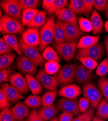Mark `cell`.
<instances>
[{
  "label": "cell",
  "instance_id": "cell-31",
  "mask_svg": "<svg viewBox=\"0 0 108 121\" xmlns=\"http://www.w3.org/2000/svg\"><path fill=\"white\" fill-rule=\"evenodd\" d=\"M16 58V54L13 53L1 55L0 56V69L7 68L14 63Z\"/></svg>",
  "mask_w": 108,
  "mask_h": 121
},
{
  "label": "cell",
  "instance_id": "cell-42",
  "mask_svg": "<svg viewBox=\"0 0 108 121\" xmlns=\"http://www.w3.org/2000/svg\"><path fill=\"white\" fill-rule=\"evenodd\" d=\"M0 121H16L13 117L10 107H7L1 110L0 113Z\"/></svg>",
  "mask_w": 108,
  "mask_h": 121
},
{
  "label": "cell",
  "instance_id": "cell-2",
  "mask_svg": "<svg viewBox=\"0 0 108 121\" xmlns=\"http://www.w3.org/2000/svg\"><path fill=\"white\" fill-rule=\"evenodd\" d=\"M55 22V21L53 17H49L47 19L46 23L41 28L40 30L41 41L38 47L40 52L43 51L44 49L54 40Z\"/></svg>",
  "mask_w": 108,
  "mask_h": 121
},
{
  "label": "cell",
  "instance_id": "cell-5",
  "mask_svg": "<svg viewBox=\"0 0 108 121\" xmlns=\"http://www.w3.org/2000/svg\"><path fill=\"white\" fill-rule=\"evenodd\" d=\"M78 41L65 42L54 44V47L59 55L66 62H69L74 57Z\"/></svg>",
  "mask_w": 108,
  "mask_h": 121
},
{
  "label": "cell",
  "instance_id": "cell-10",
  "mask_svg": "<svg viewBox=\"0 0 108 121\" xmlns=\"http://www.w3.org/2000/svg\"><path fill=\"white\" fill-rule=\"evenodd\" d=\"M23 42L30 47H37L40 44V31L37 28L28 27L22 34Z\"/></svg>",
  "mask_w": 108,
  "mask_h": 121
},
{
  "label": "cell",
  "instance_id": "cell-60",
  "mask_svg": "<svg viewBox=\"0 0 108 121\" xmlns=\"http://www.w3.org/2000/svg\"></svg>",
  "mask_w": 108,
  "mask_h": 121
},
{
  "label": "cell",
  "instance_id": "cell-16",
  "mask_svg": "<svg viewBox=\"0 0 108 121\" xmlns=\"http://www.w3.org/2000/svg\"><path fill=\"white\" fill-rule=\"evenodd\" d=\"M94 77L93 71L87 68L82 64L76 66L75 78V80L80 84L90 82Z\"/></svg>",
  "mask_w": 108,
  "mask_h": 121
},
{
  "label": "cell",
  "instance_id": "cell-17",
  "mask_svg": "<svg viewBox=\"0 0 108 121\" xmlns=\"http://www.w3.org/2000/svg\"><path fill=\"white\" fill-rule=\"evenodd\" d=\"M81 88L75 84H71L63 87L58 92L59 96L70 99H76L82 94Z\"/></svg>",
  "mask_w": 108,
  "mask_h": 121
},
{
  "label": "cell",
  "instance_id": "cell-8",
  "mask_svg": "<svg viewBox=\"0 0 108 121\" xmlns=\"http://www.w3.org/2000/svg\"><path fill=\"white\" fill-rule=\"evenodd\" d=\"M1 7L7 15L20 20L22 18V9L18 0H3L1 1Z\"/></svg>",
  "mask_w": 108,
  "mask_h": 121
},
{
  "label": "cell",
  "instance_id": "cell-26",
  "mask_svg": "<svg viewBox=\"0 0 108 121\" xmlns=\"http://www.w3.org/2000/svg\"><path fill=\"white\" fill-rule=\"evenodd\" d=\"M3 38L12 49L19 55H22V51L18 42L17 36L15 35H4Z\"/></svg>",
  "mask_w": 108,
  "mask_h": 121
},
{
  "label": "cell",
  "instance_id": "cell-3",
  "mask_svg": "<svg viewBox=\"0 0 108 121\" xmlns=\"http://www.w3.org/2000/svg\"><path fill=\"white\" fill-rule=\"evenodd\" d=\"M82 93L83 97L90 102L93 109H97L102 98V94L99 89L92 82H87L83 85Z\"/></svg>",
  "mask_w": 108,
  "mask_h": 121
},
{
  "label": "cell",
  "instance_id": "cell-1",
  "mask_svg": "<svg viewBox=\"0 0 108 121\" xmlns=\"http://www.w3.org/2000/svg\"><path fill=\"white\" fill-rule=\"evenodd\" d=\"M0 31L6 35L22 34L25 30L20 20L8 15H3L0 19Z\"/></svg>",
  "mask_w": 108,
  "mask_h": 121
},
{
  "label": "cell",
  "instance_id": "cell-55",
  "mask_svg": "<svg viewBox=\"0 0 108 121\" xmlns=\"http://www.w3.org/2000/svg\"><path fill=\"white\" fill-rule=\"evenodd\" d=\"M50 121H59V119H58V118L55 117L54 118H53L52 119H51V120H50Z\"/></svg>",
  "mask_w": 108,
  "mask_h": 121
},
{
  "label": "cell",
  "instance_id": "cell-28",
  "mask_svg": "<svg viewBox=\"0 0 108 121\" xmlns=\"http://www.w3.org/2000/svg\"><path fill=\"white\" fill-rule=\"evenodd\" d=\"M42 56L44 59L48 61L55 60L60 63L61 59L56 50L53 49L51 46H47L43 51Z\"/></svg>",
  "mask_w": 108,
  "mask_h": 121
},
{
  "label": "cell",
  "instance_id": "cell-6",
  "mask_svg": "<svg viewBox=\"0 0 108 121\" xmlns=\"http://www.w3.org/2000/svg\"><path fill=\"white\" fill-rule=\"evenodd\" d=\"M76 66L72 64L64 65L56 74V77L58 84L60 86H65L71 84L74 82Z\"/></svg>",
  "mask_w": 108,
  "mask_h": 121
},
{
  "label": "cell",
  "instance_id": "cell-27",
  "mask_svg": "<svg viewBox=\"0 0 108 121\" xmlns=\"http://www.w3.org/2000/svg\"><path fill=\"white\" fill-rule=\"evenodd\" d=\"M39 12L37 9H27L22 11V23L23 27L27 26Z\"/></svg>",
  "mask_w": 108,
  "mask_h": 121
},
{
  "label": "cell",
  "instance_id": "cell-50",
  "mask_svg": "<svg viewBox=\"0 0 108 121\" xmlns=\"http://www.w3.org/2000/svg\"><path fill=\"white\" fill-rule=\"evenodd\" d=\"M74 115L70 113L63 112L58 118L59 121H72Z\"/></svg>",
  "mask_w": 108,
  "mask_h": 121
},
{
  "label": "cell",
  "instance_id": "cell-48",
  "mask_svg": "<svg viewBox=\"0 0 108 121\" xmlns=\"http://www.w3.org/2000/svg\"><path fill=\"white\" fill-rule=\"evenodd\" d=\"M11 104L9 102L6 97L4 95L3 92L0 90V108L2 110L7 107H10Z\"/></svg>",
  "mask_w": 108,
  "mask_h": 121
},
{
  "label": "cell",
  "instance_id": "cell-44",
  "mask_svg": "<svg viewBox=\"0 0 108 121\" xmlns=\"http://www.w3.org/2000/svg\"><path fill=\"white\" fill-rule=\"evenodd\" d=\"M12 71L10 67L1 69L0 71V82L1 83L9 82V77Z\"/></svg>",
  "mask_w": 108,
  "mask_h": 121
},
{
  "label": "cell",
  "instance_id": "cell-53",
  "mask_svg": "<svg viewBox=\"0 0 108 121\" xmlns=\"http://www.w3.org/2000/svg\"><path fill=\"white\" fill-rule=\"evenodd\" d=\"M92 121H105L103 119L96 115V116H94L93 117Z\"/></svg>",
  "mask_w": 108,
  "mask_h": 121
},
{
  "label": "cell",
  "instance_id": "cell-49",
  "mask_svg": "<svg viewBox=\"0 0 108 121\" xmlns=\"http://www.w3.org/2000/svg\"><path fill=\"white\" fill-rule=\"evenodd\" d=\"M29 121H45L39 115L38 111L35 109H33L28 117Z\"/></svg>",
  "mask_w": 108,
  "mask_h": 121
},
{
  "label": "cell",
  "instance_id": "cell-18",
  "mask_svg": "<svg viewBox=\"0 0 108 121\" xmlns=\"http://www.w3.org/2000/svg\"><path fill=\"white\" fill-rule=\"evenodd\" d=\"M55 15L59 21L78 25L76 15L68 7L58 10L55 13Z\"/></svg>",
  "mask_w": 108,
  "mask_h": 121
},
{
  "label": "cell",
  "instance_id": "cell-43",
  "mask_svg": "<svg viewBox=\"0 0 108 121\" xmlns=\"http://www.w3.org/2000/svg\"><path fill=\"white\" fill-rule=\"evenodd\" d=\"M94 7L97 11H106L108 9V0H94Z\"/></svg>",
  "mask_w": 108,
  "mask_h": 121
},
{
  "label": "cell",
  "instance_id": "cell-54",
  "mask_svg": "<svg viewBox=\"0 0 108 121\" xmlns=\"http://www.w3.org/2000/svg\"><path fill=\"white\" fill-rule=\"evenodd\" d=\"M104 28L105 30V31L107 33H108V21L105 22L104 24Z\"/></svg>",
  "mask_w": 108,
  "mask_h": 121
},
{
  "label": "cell",
  "instance_id": "cell-12",
  "mask_svg": "<svg viewBox=\"0 0 108 121\" xmlns=\"http://www.w3.org/2000/svg\"><path fill=\"white\" fill-rule=\"evenodd\" d=\"M35 78L46 89L56 90L58 83L56 77L47 73L44 69H40L39 70Z\"/></svg>",
  "mask_w": 108,
  "mask_h": 121
},
{
  "label": "cell",
  "instance_id": "cell-34",
  "mask_svg": "<svg viewBox=\"0 0 108 121\" xmlns=\"http://www.w3.org/2000/svg\"><path fill=\"white\" fill-rule=\"evenodd\" d=\"M61 68V65L59 63L55 60L48 61L44 65L45 71L49 75H53L56 74Z\"/></svg>",
  "mask_w": 108,
  "mask_h": 121
},
{
  "label": "cell",
  "instance_id": "cell-38",
  "mask_svg": "<svg viewBox=\"0 0 108 121\" xmlns=\"http://www.w3.org/2000/svg\"><path fill=\"white\" fill-rule=\"evenodd\" d=\"M78 24L82 31L85 33L92 32V26L89 19L84 17H80L78 19Z\"/></svg>",
  "mask_w": 108,
  "mask_h": 121
},
{
  "label": "cell",
  "instance_id": "cell-15",
  "mask_svg": "<svg viewBox=\"0 0 108 121\" xmlns=\"http://www.w3.org/2000/svg\"><path fill=\"white\" fill-rule=\"evenodd\" d=\"M1 90L6 97L10 103H16L24 98V96L18 90L7 82L2 83Z\"/></svg>",
  "mask_w": 108,
  "mask_h": 121
},
{
  "label": "cell",
  "instance_id": "cell-51",
  "mask_svg": "<svg viewBox=\"0 0 108 121\" xmlns=\"http://www.w3.org/2000/svg\"><path fill=\"white\" fill-rule=\"evenodd\" d=\"M53 2V0H43L42 1V8L46 11H47L48 10V9L51 6Z\"/></svg>",
  "mask_w": 108,
  "mask_h": 121
},
{
  "label": "cell",
  "instance_id": "cell-32",
  "mask_svg": "<svg viewBox=\"0 0 108 121\" xmlns=\"http://www.w3.org/2000/svg\"><path fill=\"white\" fill-rule=\"evenodd\" d=\"M24 104L32 108H38L42 105V97L38 95H31L25 100Z\"/></svg>",
  "mask_w": 108,
  "mask_h": 121
},
{
  "label": "cell",
  "instance_id": "cell-57",
  "mask_svg": "<svg viewBox=\"0 0 108 121\" xmlns=\"http://www.w3.org/2000/svg\"><path fill=\"white\" fill-rule=\"evenodd\" d=\"M0 15H1V17H2V10H1V12H0Z\"/></svg>",
  "mask_w": 108,
  "mask_h": 121
},
{
  "label": "cell",
  "instance_id": "cell-41",
  "mask_svg": "<svg viewBox=\"0 0 108 121\" xmlns=\"http://www.w3.org/2000/svg\"><path fill=\"white\" fill-rule=\"evenodd\" d=\"M94 116V110L89 108L86 112L74 118L72 121H92Z\"/></svg>",
  "mask_w": 108,
  "mask_h": 121
},
{
  "label": "cell",
  "instance_id": "cell-4",
  "mask_svg": "<svg viewBox=\"0 0 108 121\" xmlns=\"http://www.w3.org/2000/svg\"><path fill=\"white\" fill-rule=\"evenodd\" d=\"M105 47L101 42L93 46L85 49H80L78 50L75 55V59L78 60L81 57H88L96 61L102 59L105 54Z\"/></svg>",
  "mask_w": 108,
  "mask_h": 121
},
{
  "label": "cell",
  "instance_id": "cell-7",
  "mask_svg": "<svg viewBox=\"0 0 108 121\" xmlns=\"http://www.w3.org/2000/svg\"><path fill=\"white\" fill-rule=\"evenodd\" d=\"M19 44L24 55L30 59L37 66L42 65L45 61L40 50L37 47H30L26 45L22 41V38L19 39Z\"/></svg>",
  "mask_w": 108,
  "mask_h": 121
},
{
  "label": "cell",
  "instance_id": "cell-40",
  "mask_svg": "<svg viewBox=\"0 0 108 121\" xmlns=\"http://www.w3.org/2000/svg\"><path fill=\"white\" fill-rule=\"evenodd\" d=\"M108 73V58L104 59L96 68L95 74L99 77H104Z\"/></svg>",
  "mask_w": 108,
  "mask_h": 121
},
{
  "label": "cell",
  "instance_id": "cell-14",
  "mask_svg": "<svg viewBox=\"0 0 108 121\" xmlns=\"http://www.w3.org/2000/svg\"><path fill=\"white\" fill-rule=\"evenodd\" d=\"M9 82L22 95L26 94L29 91L27 79L20 73L17 72L11 74L9 77Z\"/></svg>",
  "mask_w": 108,
  "mask_h": 121
},
{
  "label": "cell",
  "instance_id": "cell-22",
  "mask_svg": "<svg viewBox=\"0 0 108 121\" xmlns=\"http://www.w3.org/2000/svg\"><path fill=\"white\" fill-rule=\"evenodd\" d=\"M29 89L34 95H38L42 93L43 89L42 84L36 78L31 74H25Z\"/></svg>",
  "mask_w": 108,
  "mask_h": 121
},
{
  "label": "cell",
  "instance_id": "cell-59",
  "mask_svg": "<svg viewBox=\"0 0 108 121\" xmlns=\"http://www.w3.org/2000/svg\"><path fill=\"white\" fill-rule=\"evenodd\" d=\"M107 37L108 38V36H107Z\"/></svg>",
  "mask_w": 108,
  "mask_h": 121
},
{
  "label": "cell",
  "instance_id": "cell-37",
  "mask_svg": "<svg viewBox=\"0 0 108 121\" xmlns=\"http://www.w3.org/2000/svg\"><path fill=\"white\" fill-rule=\"evenodd\" d=\"M18 2L23 11L27 9H36L41 1L39 0H18Z\"/></svg>",
  "mask_w": 108,
  "mask_h": 121
},
{
  "label": "cell",
  "instance_id": "cell-9",
  "mask_svg": "<svg viewBox=\"0 0 108 121\" xmlns=\"http://www.w3.org/2000/svg\"><path fill=\"white\" fill-rule=\"evenodd\" d=\"M57 106L59 109L63 112L70 113L74 116L79 115L81 113L77 99H70L65 97L61 98L58 100Z\"/></svg>",
  "mask_w": 108,
  "mask_h": 121
},
{
  "label": "cell",
  "instance_id": "cell-30",
  "mask_svg": "<svg viewBox=\"0 0 108 121\" xmlns=\"http://www.w3.org/2000/svg\"><path fill=\"white\" fill-rule=\"evenodd\" d=\"M57 95L56 90L48 91L42 96V106L47 107L52 105Z\"/></svg>",
  "mask_w": 108,
  "mask_h": 121
},
{
  "label": "cell",
  "instance_id": "cell-46",
  "mask_svg": "<svg viewBox=\"0 0 108 121\" xmlns=\"http://www.w3.org/2000/svg\"><path fill=\"white\" fill-rule=\"evenodd\" d=\"M90 102L85 97H82L78 101V108L81 113H84L88 109Z\"/></svg>",
  "mask_w": 108,
  "mask_h": 121
},
{
  "label": "cell",
  "instance_id": "cell-47",
  "mask_svg": "<svg viewBox=\"0 0 108 121\" xmlns=\"http://www.w3.org/2000/svg\"><path fill=\"white\" fill-rule=\"evenodd\" d=\"M84 15L88 17L92 13L94 8V0H84Z\"/></svg>",
  "mask_w": 108,
  "mask_h": 121
},
{
  "label": "cell",
  "instance_id": "cell-45",
  "mask_svg": "<svg viewBox=\"0 0 108 121\" xmlns=\"http://www.w3.org/2000/svg\"><path fill=\"white\" fill-rule=\"evenodd\" d=\"M12 49L10 47L8 44L5 41L3 37L0 39V54L10 53L12 52Z\"/></svg>",
  "mask_w": 108,
  "mask_h": 121
},
{
  "label": "cell",
  "instance_id": "cell-29",
  "mask_svg": "<svg viewBox=\"0 0 108 121\" xmlns=\"http://www.w3.org/2000/svg\"><path fill=\"white\" fill-rule=\"evenodd\" d=\"M68 8L77 15H80L84 13V0H71L68 4Z\"/></svg>",
  "mask_w": 108,
  "mask_h": 121
},
{
  "label": "cell",
  "instance_id": "cell-33",
  "mask_svg": "<svg viewBox=\"0 0 108 121\" xmlns=\"http://www.w3.org/2000/svg\"><path fill=\"white\" fill-rule=\"evenodd\" d=\"M68 4V1L67 0H53L50 7L46 11L48 15H52L58 10L66 8Z\"/></svg>",
  "mask_w": 108,
  "mask_h": 121
},
{
  "label": "cell",
  "instance_id": "cell-56",
  "mask_svg": "<svg viewBox=\"0 0 108 121\" xmlns=\"http://www.w3.org/2000/svg\"><path fill=\"white\" fill-rule=\"evenodd\" d=\"M105 15L106 18L108 19V9L105 11Z\"/></svg>",
  "mask_w": 108,
  "mask_h": 121
},
{
  "label": "cell",
  "instance_id": "cell-23",
  "mask_svg": "<svg viewBox=\"0 0 108 121\" xmlns=\"http://www.w3.org/2000/svg\"><path fill=\"white\" fill-rule=\"evenodd\" d=\"M59 108L55 105L47 107H42V108L38 111L39 115L45 121L51 120L54 118L58 113Z\"/></svg>",
  "mask_w": 108,
  "mask_h": 121
},
{
  "label": "cell",
  "instance_id": "cell-52",
  "mask_svg": "<svg viewBox=\"0 0 108 121\" xmlns=\"http://www.w3.org/2000/svg\"><path fill=\"white\" fill-rule=\"evenodd\" d=\"M104 45H105V50L106 52H107L108 57V38L106 37L105 41H104Z\"/></svg>",
  "mask_w": 108,
  "mask_h": 121
},
{
  "label": "cell",
  "instance_id": "cell-20",
  "mask_svg": "<svg viewBox=\"0 0 108 121\" xmlns=\"http://www.w3.org/2000/svg\"><path fill=\"white\" fill-rule=\"evenodd\" d=\"M90 21L92 26V33L93 35H97L103 32L104 23L102 19L95 9L93 10L90 17Z\"/></svg>",
  "mask_w": 108,
  "mask_h": 121
},
{
  "label": "cell",
  "instance_id": "cell-35",
  "mask_svg": "<svg viewBox=\"0 0 108 121\" xmlns=\"http://www.w3.org/2000/svg\"><path fill=\"white\" fill-rule=\"evenodd\" d=\"M96 115L103 119H108V102L105 99H102L97 108Z\"/></svg>",
  "mask_w": 108,
  "mask_h": 121
},
{
  "label": "cell",
  "instance_id": "cell-19",
  "mask_svg": "<svg viewBox=\"0 0 108 121\" xmlns=\"http://www.w3.org/2000/svg\"><path fill=\"white\" fill-rule=\"evenodd\" d=\"M12 113L16 121H22L29 116L31 112L29 107L24 104L17 102L11 108Z\"/></svg>",
  "mask_w": 108,
  "mask_h": 121
},
{
  "label": "cell",
  "instance_id": "cell-21",
  "mask_svg": "<svg viewBox=\"0 0 108 121\" xmlns=\"http://www.w3.org/2000/svg\"><path fill=\"white\" fill-rule=\"evenodd\" d=\"M99 35L83 36L78 40L77 48L78 49L90 48L99 43Z\"/></svg>",
  "mask_w": 108,
  "mask_h": 121
},
{
  "label": "cell",
  "instance_id": "cell-24",
  "mask_svg": "<svg viewBox=\"0 0 108 121\" xmlns=\"http://www.w3.org/2000/svg\"><path fill=\"white\" fill-rule=\"evenodd\" d=\"M54 40L55 43H61L66 42L65 33L63 26L60 21L55 22L54 30Z\"/></svg>",
  "mask_w": 108,
  "mask_h": 121
},
{
  "label": "cell",
  "instance_id": "cell-58",
  "mask_svg": "<svg viewBox=\"0 0 108 121\" xmlns=\"http://www.w3.org/2000/svg\"><path fill=\"white\" fill-rule=\"evenodd\" d=\"M29 121V120L27 119V120H24L23 121Z\"/></svg>",
  "mask_w": 108,
  "mask_h": 121
},
{
  "label": "cell",
  "instance_id": "cell-25",
  "mask_svg": "<svg viewBox=\"0 0 108 121\" xmlns=\"http://www.w3.org/2000/svg\"><path fill=\"white\" fill-rule=\"evenodd\" d=\"M47 12L45 10H41L35 15L33 19L27 26L28 27L37 28L42 27L46 23Z\"/></svg>",
  "mask_w": 108,
  "mask_h": 121
},
{
  "label": "cell",
  "instance_id": "cell-11",
  "mask_svg": "<svg viewBox=\"0 0 108 121\" xmlns=\"http://www.w3.org/2000/svg\"><path fill=\"white\" fill-rule=\"evenodd\" d=\"M17 68L25 74L35 75L37 71V66L25 55H21L17 60Z\"/></svg>",
  "mask_w": 108,
  "mask_h": 121
},
{
  "label": "cell",
  "instance_id": "cell-13",
  "mask_svg": "<svg viewBox=\"0 0 108 121\" xmlns=\"http://www.w3.org/2000/svg\"><path fill=\"white\" fill-rule=\"evenodd\" d=\"M64 28L66 42H74L79 40L83 35L78 25L61 22Z\"/></svg>",
  "mask_w": 108,
  "mask_h": 121
},
{
  "label": "cell",
  "instance_id": "cell-36",
  "mask_svg": "<svg viewBox=\"0 0 108 121\" xmlns=\"http://www.w3.org/2000/svg\"><path fill=\"white\" fill-rule=\"evenodd\" d=\"M97 85L104 98L108 102V78L101 77L98 80Z\"/></svg>",
  "mask_w": 108,
  "mask_h": 121
},
{
  "label": "cell",
  "instance_id": "cell-39",
  "mask_svg": "<svg viewBox=\"0 0 108 121\" xmlns=\"http://www.w3.org/2000/svg\"><path fill=\"white\" fill-rule=\"evenodd\" d=\"M78 60H79L84 66L92 71L98 66V63L96 60L90 58L81 57Z\"/></svg>",
  "mask_w": 108,
  "mask_h": 121
}]
</instances>
